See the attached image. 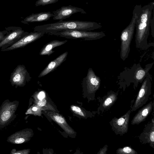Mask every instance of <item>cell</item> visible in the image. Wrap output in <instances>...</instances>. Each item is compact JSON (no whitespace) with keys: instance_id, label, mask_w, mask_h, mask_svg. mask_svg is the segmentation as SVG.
Returning a JSON list of instances; mask_svg holds the SVG:
<instances>
[{"instance_id":"1","label":"cell","mask_w":154,"mask_h":154,"mask_svg":"<svg viewBox=\"0 0 154 154\" xmlns=\"http://www.w3.org/2000/svg\"><path fill=\"white\" fill-rule=\"evenodd\" d=\"M154 7V2L142 7V11L136 21V47L141 50H147L150 47L154 46L153 42L148 43L147 42Z\"/></svg>"},{"instance_id":"2","label":"cell","mask_w":154,"mask_h":154,"mask_svg":"<svg viewBox=\"0 0 154 154\" xmlns=\"http://www.w3.org/2000/svg\"><path fill=\"white\" fill-rule=\"evenodd\" d=\"M102 27L100 23L95 22L77 20L63 21L36 26L34 32L42 31L51 33L66 30L91 31Z\"/></svg>"},{"instance_id":"3","label":"cell","mask_w":154,"mask_h":154,"mask_svg":"<svg viewBox=\"0 0 154 154\" xmlns=\"http://www.w3.org/2000/svg\"><path fill=\"white\" fill-rule=\"evenodd\" d=\"M153 64L154 62L147 64L143 68L140 64L134 63L130 68L125 69L118 77L119 88L124 91L126 88L133 83L134 88L135 89L138 84L142 82Z\"/></svg>"},{"instance_id":"4","label":"cell","mask_w":154,"mask_h":154,"mask_svg":"<svg viewBox=\"0 0 154 154\" xmlns=\"http://www.w3.org/2000/svg\"><path fill=\"white\" fill-rule=\"evenodd\" d=\"M142 10L141 5H137L135 6L130 23L121 32L120 57L123 61H125L128 57L130 50L131 44L134 32L136 21Z\"/></svg>"},{"instance_id":"5","label":"cell","mask_w":154,"mask_h":154,"mask_svg":"<svg viewBox=\"0 0 154 154\" xmlns=\"http://www.w3.org/2000/svg\"><path fill=\"white\" fill-rule=\"evenodd\" d=\"M50 34L67 38L83 39L85 40H94L100 39L106 36L103 31L91 32L78 30H66L52 33Z\"/></svg>"},{"instance_id":"6","label":"cell","mask_w":154,"mask_h":154,"mask_svg":"<svg viewBox=\"0 0 154 154\" xmlns=\"http://www.w3.org/2000/svg\"><path fill=\"white\" fill-rule=\"evenodd\" d=\"M152 78L149 72L142 82L137 96L131 110V111H136L147 102L151 94Z\"/></svg>"},{"instance_id":"7","label":"cell","mask_w":154,"mask_h":154,"mask_svg":"<svg viewBox=\"0 0 154 154\" xmlns=\"http://www.w3.org/2000/svg\"><path fill=\"white\" fill-rule=\"evenodd\" d=\"M19 104L17 101L5 100L0 107V128L7 125L16 117L15 112Z\"/></svg>"},{"instance_id":"8","label":"cell","mask_w":154,"mask_h":154,"mask_svg":"<svg viewBox=\"0 0 154 154\" xmlns=\"http://www.w3.org/2000/svg\"><path fill=\"white\" fill-rule=\"evenodd\" d=\"M31 78L25 66L19 65L11 73L10 81L12 86H15L17 88L24 86Z\"/></svg>"},{"instance_id":"9","label":"cell","mask_w":154,"mask_h":154,"mask_svg":"<svg viewBox=\"0 0 154 154\" xmlns=\"http://www.w3.org/2000/svg\"><path fill=\"white\" fill-rule=\"evenodd\" d=\"M131 112L129 110L122 116L113 118L110 122L112 129L116 134L122 135L127 132Z\"/></svg>"},{"instance_id":"10","label":"cell","mask_w":154,"mask_h":154,"mask_svg":"<svg viewBox=\"0 0 154 154\" xmlns=\"http://www.w3.org/2000/svg\"><path fill=\"white\" fill-rule=\"evenodd\" d=\"M101 80L91 68L88 69L86 76L83 80V84L87 91L90 94L94 95L99 89Z\"/></svg>"},{"instance_id":"11","label":"cell","mask_w":154,"mask_h":154,"mask_svg":"<svg viewBox=\"0 0 154 154\" xmlns=\"http://www.w3.org/2000/svg\"><path fill=\"white\" fill-rule=\"evenodd\" d=\"M45 33L42 31L34 32L29 33L15 43L1 51H8L24 47L42 37Z\"/></svg>"},{"instance_id":"12","label":"cell","mask_w":154,"mask_h":154,"mask_svg":"<svg viewBox=\"0 0 154 154\" xmlns=\"http://www.w3.org/2000/svg\"><path fill=\"white\" fill-rule=\"evenodd\" d=\"M52 12L54 14L53 19L55 20H63L77 13H80L82 14H86L83 9L72 6L71 5L61 7L60 8Z\"/></svg>"},{"instance_id":"13","label":"cell","mask_w":154,"mask_h":154,"mask_svg":"<svg viewBox=\"0 0 154 154\" xmlns=\"http://www.w3.org/2000/svg\"><path fill=\"white\" fill-rule=\"evenodd\" d=\"M21 29H18L9 33L0 42L1 50L5 49L15 43L22 37L28 34Z\"/></svg>"},{"instance_id":"14","label":"cell","mask_w":154,"mask_h":154,"mask_svg":"<svg viewBox=\"0 0 154 154\" xmlns=\"http://www.w3.org/2000/svg\"><path fill=\"white\" fill-rule=\"evenodd\" d=\"M141 142L143 143H148L154 148V122L153 119L148 123L139 137Z\"/></svg>"},{"instance_id":"15","label":"cell","mask_w":154,"mask_h":154,"mask_svg":"<svg viewBox=\"0 0 154 154\" xmlns=\"http://www.w3.org/2000/svg\"><path fill=\"white\" fill-rule=\"evenodd\" d=\"M154 105V101H151L140 109L134 117L131 125H138L144 121L152 111Z\"/></svg>"},{"instance_id":"16","label":"cell","mask_w":154,"mask_h":154,"mask_svg":"<svg viewBox=\"0 0 154 154\" xmlns=\"http://www.w3.org/2000/svg\"><path fill=\"white\" fill-rule=\"evenodd\" d=\"M118 95V93L113 91H111L108 92L106 95L99 100L100 104L97 111H103L108 109L117 100Z\"/></svg>"},{"instance_id":"17","label":"cell","mask_w":154,"mask_h":154,"mask_svg":"<svg viewBox=\"0 0 154 154\" xmlns=\"http://www.w3.org/2000/svg\"><path fill=\"white\" fill-rule=\"evenodd\" d=\"M68 54V52H65L58 57L56 58L51 61L42 71L39 75L38 78H41L45 76L60 66L66 60Z\"/></svg>"},{"instance_id":"18","label":"cell","mask_w":154,"mask_h":154,"mask_svg":"<svg viewBox=\"0 0 154 154\" xmlns=\"http://www.w3.org/2000/svg\"><path fill=\"white\" fill-rule=\"evenodd\" d=\"M67 41L66 40L63 41L57 40L52 41L44 46L40 51L39 55L49 56L54 52V51L52 50L53 48L65 44Z\"/></svg>"},{"instance_id":"19","label":"cell","mask_w":154,"mask_h":154,"mask_svg":"<svg viewBox=\"0 0 154 154\" xmlns=\"http://www.w3.org/2000/svg\"><path fill=\"white\" fill-rule=\"evenodd\" d=\"M53 16L52 12H41L32 14L26 18V21L27 22H43L50 20L51 17Z\"/></svg>"},{"instance_id":"20","label":"cell","mask_w":154,"mask_h":154,"mask_svg":"<svg viewBox=\"0 0 154 154\" xmlns=\"http://www.w3.org/2000/svg\"><path fill=\"white\" fill-rule=\"evenodd\" d=\"M116 153L118 154H137V152L131 147L125 146L118 148Z\"/></svg>"},{"instance_id":"21","label":"cell","mask_w":154,"mask_h":154,"mask_svg":"<svg viewBox=\"0 0 154 154\" xmlns=\"http://www.w3.org/2000/svg\"><path fill=\"white\" fill-rule=\"evenodd\" d=\"M58 1L59 0H38L35 2V5L36 6H45L55 3Z\"/></svg>"},{"instance_id":"22","label":"cell","mask_w":154,"mask_h":154,"mask_svg":"<svg viewBox=\"0 0 154 154\" xmlns=\"http://www.w3.org/2000/svg\"><path fill=\"white\" fill-rule=\"evenodd\" d=\"M72 109L76 112L78 113L80 115L85 116L84 114L82 111L81 108L79 107L75 106H71Z\"/></svg>"},{"instance_id":"23","label":"cell","mask_w":154,"mask_h":154,"mask_svg":"<svg viewBox=\"0 0 154 154\" xmlns=\"http://www.w3.org/2000/svg\"><path fill=\"white\" fill-rule=\"evenodd\" d=\"M54 119L55 121L59 123L63 124L64 122V119L60 116H54Z\"/></svg>"},{"instance_id":"24","label":"cell","mask_w":154,"mask_h":154,"mask_svg":"<svg viewBox=\"0 0 154 154\" xmlns=\"http://www.w3.org/2000/svg\"><path fill=\"white\" fill-rule=\"evenodd\" d=\"M108 146L107 145H106L102 148L99 151L97 152V154H106Z\"/></svg>"},{"instance_id":"25","label":"cell","mask_w":154,"mask_h":154,"mask_svg":"<svg viewBox=\"0 0 154 154\" xmlns=\"http://www.w3.org/2000/svg\"><path fill=\"white\" fill-rule=\"evenodd\" d=\"M150 26L151 28V34L153 38L154 37V15L153 16L152 19H151Z\"/></svg>"},{"instance_id":"26","label":"cell","mask_w":154,"mask_h":154,"mask_svg":"<svg viewBox=\"0 0 154 154\" xmlns=\"http://www.w3.org/2000/svg\"><path fill=\"white\" fill-rule=\"evenodd\" d=\"M9 32L0 31V42L3 40Z\"/></svg>"},{"instance_id":"27","label":"cell","mask_w":154,"mask_h":154,"mask_svg":"<svg viewBox=\"0 0 154 154\" xmlns=\"http://www.w3.org/2000/svg\"><path fill=\"white\" fill-rule=\"evenodd\" d=\"M46 103V101L45 99L40 100L38 103V105L39 106L42 107L44 106Z\"/></svg>"},{"instance_id":"28","label":"cell","mask_w":154,"mask_h":154,"mask_svg":"<svg viewBox=\"0 0 154 154\" xmlns=\"http://www.w3.org/2000/svg\"><path fill=\"white\" fill-rule=\"evenodd\" d=\"M45 97V94L43 91H42L39 93L38 97L39 100H41L44 98Z\"/></svg>"},{"instance_id":"29","label":"cell","mask_w":154,"mask_h":154,"mask_svg":"<svg viewBox=\"0 0 154 154\" xmlns=\"http://www.w3.org/2000/svg\"><path fill=\"white\" fill-rule=\"evenodd\" d=\"M37 109L38 108L35 107H33L32 108V110L34 111H36Z\"/></svg>"}]
</instances>
